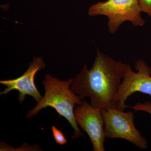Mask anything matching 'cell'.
<instances>
[{"mask_svg": "<svg viewBox=\"0 0 151 151\" xmlns=\"http://www.w3.org/2000/svg\"><path fill=\"white\" fill-rule=\"evenodd\" d=\"M137 72L132 70L127 64L124 78L120 85L115 100L117 109L124 111L128 106L125 104L128 97L139 92L151 96V68L142 60L135 63Z\"/></svg>", "mask_w": 151, "mask_h": 151, "instance_id": "cell-5", "label": "cell"}, {"mask_svg": "<svg viewBox=\"0 0 151 151\" xmlns=\"http://www.w3.org/2000/svg\"><path fill=\"white\" fill-rule=\"evenodd\" d=\"M45 67L46 64L42 57H35L30 63L27 70L21 76L14 79L0 81V84L6 86L0 93V95H6L11 91L16 90L19 92L18 100L20 103L24 101L27 95L31 96L38 103L42 97L36 86L35 77L38 71Z\"/></svg>", "mask_w": 151, "mask_h": 151, "instance_id": "cell-7", "label": "cell"}, {"mask_svg": "<svg viewBox=\"0 0 151 151\" xmlns=\"http://www.w3.org/2000/svg\"><path fill=\"white\" fill-rule=\"evenodd\" d=\"M135 112L137 111H143L149 113L151 116V103L146 102L145 103H137L133 107Z\"/></svg>", "mask_w": 151, "mask_h": 151, "instance_id": "cell-9", "label": "cell"}, {"mask_svg": "<svg viewBox=\"0 0 151 151\" xmlns=\"http://www.w3.org/2000/svg\"><path fill=\"white\" fill-rule=\"evenodd\" d=\"M53 137L57 144L60 145H63L67 143V139L63 134L62 131L58 129L55 126H53L51 127Z\"/></svg>", "mask_w": 151, "mask_h": 151, "instance_id": "cell-8", "label": "cell"}, {"mask_svg": "<svg viewBox=\"0 0 151 151\" xmlns=\"http://www.w3.org/2000/svg\"><path fill=\"white\" fill-rule=\"evenodd\" d=\"M142 12L148 15L151 18V0H138Z\"/></svg>", "mask_w": 151, "mask_h": 151, "instance_id": "cell-10", "label": "cell"}, {"mask_svg": "<svg viewBox=\"0 0 151 151\" xmlns=\"http://www.w3.org/2000/svg\"><path fill=\"white\" fill-rule=\"evenodd\" d=\"M127 64L116 61L97 50L92 67L85 65L73 78L70 89L90 105L105 109L117 108L115 98L124 78Z\"/></svg>", "mask_w": 151, "mask_h": 151, "instance_id": "cell-1", "label": "cell"}, {"mask_svg": "<svg viewBox=\"0 0 151 151\" xmlns=\"http://www.w3.org/2000/svg\"><path fill=\"white\" fill-rule=\"evenodd\" d=\"M101 109L93 107L84 99L82 104L74 109L76 122L87 133L94 151H105L104 142L106 137Z\"/></svg>", "mask_w": 151, "mask_h": 151, "instance_id": "cell-6", "label": "cell"}, {"mask_svg": "<svg viewBox=\"0 0 151 151\" xmlns=\"http://www.w3.org/2000/svg\"><path fill=\"white\" fill-rule=\"evenodd\" d=\"M106 137L121 139L132 143L140 150L147 148L148 142L134 123V112H125L116 108L101 109Z\"/></svg>", "mask_w": 151, "mask_h": 151, "instance_id": "cell-4", "label": "cell"}, {"mask_svg": "<svg viewBox=\"0 0 151 151\" xmlns=\"http://www.w3.org/2000/svg\"><path fill=\"white\" fill-rule=\"evenodd\" d=\"M73 78L63 81L50 74H46L42 81L45 94L37 105L30 110L26 115L28 119L36 116L43 108H54L60 116L65 118L74 130L73 139L83 136L74 117V107L81 105L83 99L70 89Z\"/></svg>", "mask_w": 151, "mask_h": 151, "instance_id": "cell-2", "label": "cell"}, {"mask_svg": "<svg viewBox=\"0 0 151 151\" xmlns=\"http://www.w3.org/2000/svg\"><path fill=\"white\" fill-rule=\"evenodd\" d=\"M138 0H107L92 5L88 10L91 17L104 15L108 18L109 32L113 34L124 22L135 27L143 26L145 20L141 16Z\"/></svg>", "mask_w": 151, "mask_h": 151, "instance_id": "cell-3", "label": "cell"}]
</instances>
